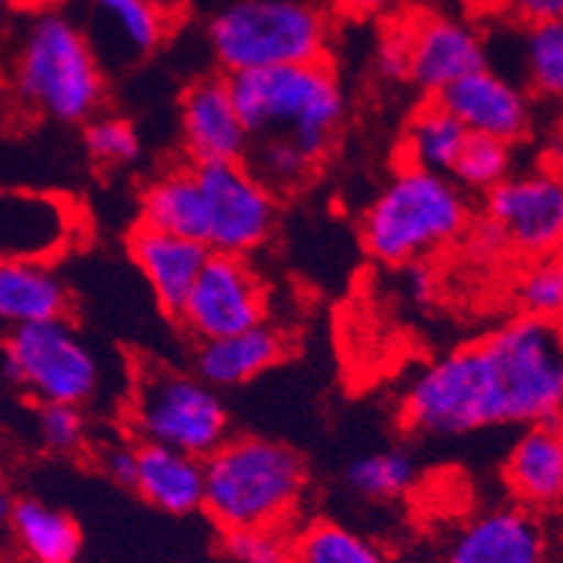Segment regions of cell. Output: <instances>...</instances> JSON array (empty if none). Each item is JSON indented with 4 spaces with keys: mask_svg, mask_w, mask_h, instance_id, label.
<instances>
[{
    "mask_svg": "<svg viewBox=\"0 0 563 563\" xmlns=\"http://www.w3.org/2000/svg\"><path fill=\"white\" fill-rule=\"evenodd\" d=\"M205 463L202 510L222 532L295 525L309 488L303 457L280 440L228 438Z\"/></svg>",
    "mask_w": 563,
    "mask_h": 563,
    "instance_id": "obj_1",
    "label": "cell"
},
{
    "mask_svg": "<svg viewBox=\"0 0 563 563\" xmlns=\"http://www.w3.org/2000/svg\"><path fill=\"white\" fill-rule=\"evenodd\" d=\"M250 141L284 137L320 166L345 118V90L329 59L228 76Z\"/></svg>",
    "mask_w": 563,
    "mask_h": 563,
    "instance_id": "obj_2",
    "label": "cell"
},
{
    "mask_svg": "<svg viewBox=\"0 0 563 563\" xmlns=\"http://www.w3.org/2000/svg\"><path fill=\"white\" fill-rule=\"evenodd\" d=\"M471 224L465 191L449 174L404 166L362 217V244L382 264L409 266L452 247Z\"/></svg>",
    "mask_w": 563,
    "mask_h": 563,
    "instance_id": "obj_3",
    "label": "cell"
},
{
    "mask_svg": "<svg viewBox=\"0 0 563 563\" xmlns=\"http://www.w3.org/2000/svg\"><path fill=\"white\" fill-rule=\"evenodd\" d=\"M32 14L14 54V90L40 115L59 124H85L104 104L99 54L56 7Z\"/></svg>",
    "mask_w": 563,
    "mask_h": 563,
    "instance_id": "obj_4",
    "label": "cell"
},
{
    "mask_svg": "<svg viewBox=\"0 0 563 563\" xmlns=\"http://www.w3.org/2000/svg\"><path fill=\"white\" fill-rule=\"evenodd\" d=\"M331 14L311 0H233L208 23L228 76L329 59Z\"/></svg>",
    "mask_w": 563,
    "mask_h": 563,
    "instance_id": "obj_5",
    "label": "cell"
},
{
    "mask_svg": "<svg viewBox=\"0 0 563 563\" xmlns=\"http://www.w3.org/2000/svg\"><path fill=\"white\" fill-rule=\"evenodd\" d=\"M126 423L141 443L177 449L205 460L230 432L228 407L217 387L197 373L172 365H146L132 373Z\"/></svg>",
    "mask_w": 563,
    "mask_h": 563,
    "instance_id": "obj_6",
    "label": "cell"
},
{
    "mask_svg": "<svg viewBox=\"0 0 563 563\" xmlns=\"http://www.w3.org/2000/svg\"><path fill=\"white\" fill-rule=\"evenodd\" d=\"M496 390L499 427L561 423L563 347L558 322L516 317L479 342Z\"/></svg>",
    "mask_w": 563,
    "mask_h": 563,
    "instance_id": "obj_7",
    "label": "cell"
},
{
    "mask_svg": "<svg viewBox=\"0 0 563 563\" xmlns=\"http://www.w3.org/2000/svg\"><path fill=\"white\" fill-rule=\"evenodd\" d=\"M401 423L423 438L499 427L494 378L479 342L449 351L415 373L401 396Z\"/></svg>",
    "mask_w": 563,
    "mask_h": 563,
    "instance_id": "obj_8",
    "label": "cell"
},
{
    "mask_svg": "<svg viewBox=\"0 0 563 563\" xmlns=\"http://www.w3.org/2000/svg\"><path fill=\"white\" fill-rule=\"evenodd\" d=\"M3 373L37 404H74L81 409L96 401L104 384L99 356L65 317L9 331Z\"/></svg>",
    "mask_w": 563,
    "mask_h": 563,
    "instance_id": "obj_9",
    "label": "cell"
},
{
    "mask_svg": "<svg viewBox=\"0 0 563 563\" xmlns=\"http://www.w3.org/2000/svg\"><path fill=\"white\" fill-rule=\"evenodd\" d=\"M202 202V244L211 253L242 255L264 247L278 222L275 194L235 163H191Z\"/></svg>",
    "mask_w": 563,
    "mask_h": 563,
    "instance_id": "obj_10",
    "label": "cell"
},
{
    "mask_svg": "<svg viewBox=\"0 0 563 563\" xmlns=\"http://www.w3.org/2000/svg\"><path fill=\"white\" fill-rule=\"evenodd\" d=\"M485 222L499 230L505 250L525 258L558 255L563 239V183L555 168L510 174L485 194Z\"/></svg>",
    "mask_w": 563,
    "mask_h": 563,
    "instance_id": "obj_11",
    "label": "cell"
},
{
    "mask_svg": "<svg viewBox=\"0 0 563 563\" xmlns=\"http://www.w3.org/2000/svg\"><path fill=\"white\" fill-rule=\"evenodd\" d=\"M174 320L197 342L253 329L266 320L264 280L242 255L211 253Z\"/></svg>",
    "mask_w": 563,
    "mask_h": 563,
    "instance_id": "obj_12",
    "label": "cell"
},
{
    "mask_svg": "<svg viewBox=\"0 0 563 563\" xmlns=\"http://www.w3.org/2000/svg\"><path fill=\"white\" fill-rule=\"evenodd\" d=\"M407 81H412L429 99H438L454 81L488 65L483 34L465 20L446 14L407 18Z\"/></svg>",
    "mask_w": 563,
    "mask_h": 563,
    "instance_id": "obj_13",
    "label": "cell"
},
{
    "mask_svg": "<svg viewBox=\"0 0 563 563\" xmlns=\"http://www.w3.org/2000/svg\"><path fill=\"white\" fill-rule=\"evenodd\" d=\"M550 532L536 510L499 505L471 516L449 544L443 563H547Z\"/></svg>",
    "mask_w": 563,
    "mask_h": 563,
    "instance_id": "obj_14",
    "label": "cell"
},
{
    "mask_svg": "<svg viewBox=\"0 0 563 563\" xmlns=\"http://www.w3.org/2000/svg\"><path fill=\"white\" fill-rule=\"evenodd\" d=\"M438 101L457 118L468 135L516 143L532 126V96L488 65L446 87Z\"/></svg>",
    "mask_w": 563,
    "mask_h": 563,
    "instance_id": "obj_15",
    "label": "cell"
},
{
    "mask_svg": "<svg viewBox=\"0 0 563 563\" xmlns=\"http://www.w3.org/2000/svg\"><path fill=\"white\" fill-rule=\"evenodd\" d=\"M180 130L191 163H235L247 152V130L228 76H202L180 99Z\"/></svg>",
    "mask_w": 563,
    "mask_h": 563,
    "instance_id": "obj_16",
    "label": "cell"
},
{
    "mask_svg": "<svg viewBox=\"0 0 563 563\" xmlns=\"http://www.w3.org/2000/svg\"><path fill=\"white\" fill-rule=\"evenodd\" d=\"M76 235V213L65 199L0 188V261H51Z\"/></svg>",
    "mask_w": 563,
    "mask_h": 563,
    "instance_id": "obj_17",
    "label": "cell"
},
{
    "mask_svg": "<svg viewBox=\"0 0 563 563\" xmlns=\"http://www.w3.org/2000/svg\"><path fill=\"white\" fill-rule=\"evenodd\" d=\"M130 255L150 284L157 306L177 317L211 250L186 235L137 224L130 233Z\"/></svg>",
    "mask_w": 563,
    "mask_h": 563,
    "instance_id": "obj_18",
    "label": "cell"
},
{
    "mask_svg": "<svg viewBox=\"0 0 563 563\" xmlns=\"http://www.w3.org/2000/svg\"><path fill=\"white\" fill-rule=\"evenodd\" d=\"M505 483L516 505L550 514L563 496L561 423H530L505 463Z\"/></svg>",
    "mask_w": 563,
    "mask_h": 563,
    "instance_id": "obj_19",
    "label": "cell"
},
{
    "mask_svg": "<svg viewBox=\"0 0 563 563\" xmlns=\"http://www.w3.org/2000/svg\"><path fill=\"white\" fill-rule=\"evenodd\" d=\"M132 490L152 508L168 516H188L202 510L205 463L177 449L137 440Z\"/></svg>",
    "mask_w": 563,
    "mask_h": 563,
    "instance_id": "obj_20",
    "label": "cell"
},
{
    "mask_svg": "<svg viewBox=\"0 0 563 563\" xmlns=\"http://www.w3.org/2000/svg\"><path fill=\"white\" fill-rule=\"evenodd\" d=\"M286 356V340L273 325L258 322L239 334L197 342L194 373L211 387H239L278 365Z\"/></svg>",
    "mask_w": 563,
    "mask_h": 563,
    "instance_id": "obj_21",
    "label": "cell"
},
{
    "mask_svg": "<svg viewBox=\"0 0 563 563\" xmlns=\"http://www.w3.org/2000/svg\"><path fill=\"white\" fill-rule=\"evenodd\" d=\"M68 309V286L48 261H0V325L59 320Z\"/></svg>",
    "mask_w": 563,
    "mask_h": 563,
    "instance_id": "obj_22",
    "label": "cell"
},
{
    "mask_svg": "<svg viewBox=\"0 0 563 563\" xmlns=\"http://www.w3.org/2000/svg\"><path fill=\"white\" fill-rule=\"evenodd\" d=\"M93 20L104 48L124 59L155 54L172 34L166 0H93Z\"/></svg>",
    "mask_w": 563,
    "mask_h": 563,
    "instance_id": "obj_23",
    "label": "cell"
},
{
    "mask_svg": "<svg viewBox=\"0 0 563 563\" xmlns=\"http://www.w3.org/2000/svg\"><path fill=\"white\" fill-rule=\"evenodd\" d=\"M7 530L25 563H76L81 555V530L74 516L34 496L14 499Z\"/></svg>",
    "mask_w": 563,
    "mask_h": 563,
    "instance_id": "obj_24",
    "label": "cell"
},
{
    "mask_svg": "<svg viewBox=\"0 0 563 563\" xmlns=\"http://www.w3.org/2000/svg\"><path fill=\"white\" fill-rule=\"evenodd\" d=\"M465 137L468 132L457 118L438 99H429L412 112L407 130H404L401 163L423 168V172L449 174L463 150Z\"/></svg>",
    "mask_w": 563,
    "mask_h": 563,
    "instance_id": "obj_25",
    "label": "cell"
},
{
    "mask_svg": "<svg viewBox=\"0 0 563 563\" xmlns=\"http://www.w3.org/2000/svg\"><path fill=\"white\" fill-rule=\"evenodd\" d=\"M141 224L202 242V202L194 168H168L146 186L141 197Z\"/></svg>",
    "mask_w": 563,
    "mask_h": 563,
    "instance_id": "obj_26",
    "label": "cell"
},
{
    "mask_svg": "<svg viewBox=\"0 0 563 563\" xmlns=\"http://www.w3.org/2000/svg\"><path fill=\"white\" fill-rule=\"evenodd\" d=\"M289 563H390V558L362 532L317 519L289 536Z\"/></svg>",
    "mask_w": 563,
    "mask_h": 563,
    "instance_id": "obj_27",
    "label": "cell"
},
{
    "mask_svg": "<svg viewBox=\"0 0 563 563\" xmlns=\"http://www.w3.org/2000/svg\"><path fill=\"white\" fill-rule=\"evenodd\" d=\"M418 479V463L401 446L362 454L345 471L347 490L362 499L387 501L409 494Z\"/></svg>",
    "mask_w": 563,
    "mask_h": 563,
    "instance_id": "obj_28",
    "label": "cell"
},
{
    "mask_svg": "<svg viewBox=\"0 0 563 563\" xmlns=\"http://www.w3.org/2000/svg\"><path fill=\"white\" fill-rule=\"evenodd\" d=\"M525 59L527 93L536 99L558 101L563 93V20H550L525 29Z\"/></svg>",
    "mask_w": 563,
    "mask_h": 563,
    "instance_id": "obj_29",
    "label": "cell"
},
{
    "mask_svg": "<svg viewBox=\"0 0 563 563\" xmlns=\"http://www.w3.org/2000/svg\"><path fill=\"white\" fill-rule=\"evenodd\" d=\"M242 163L273 194L295 191L317 172V163L303 150H298L295 143L284 141V137L250 141Z\"/></svg>",
    "mask_w": 563,
    "mask_h": 563,
    "instance_id": "obj_30",
    "label": "cell"
},
{
    "mask_svg": "<svg viewBox=\"0 0 563 563\" xmlns=\"http://www.w3.org/2000/svg\"><path fill=\"white\" fill-rule=\"evenodd\" d=\"M510 174H514V143L485 135H468L449 177L463 191L488 194L501 180H508Z\"/></svg>",
    "mask_w": 563,
    "mask_h": 563,
    "instance_id": "obj_31",
    "label": "cell"
},
{
    "mask_svg": "<svg viewBox=\"0 0 563 563\" xmlns=\"http://www.w3.org/2000/svg\"><path fill=\"white\" fill-rule=\"evenodd\" d=\"M521 314L558 322L563 311V266L558 255L536 258L516 286Z\"/></svg>",
    "mask_w": 563,
    "mask_h": 563,
    "instance_id": "obj_32",
    "label": "cell"
},
{
    "mask_svg": "<svg viewBox=\"0 0 563 563\" xmlns=\"http://www.w3.org/2000/svg\"><path fill=\"white\" fill-rule=\"evenodd\" d=\"M85 150L99 166H130L141 157V137L126 118L96 112L85 121Z\"/></svg>",
    "mask_w": 563,
    "mask_h": 563,
    "instance_id": "obj_33",
    "label": "cell"
},
{
    "mask_svg": "<svg viewBox=\"0 0 563 563\" xmlns=\"http://www.w3.org/2000/svg\"><path fill=\"white\" fill-rule=\"evenodd\" d=\"M37 438L43 449L59 457H76L90 446V427L81 407L74 404H37Z\"/></svg>",
    "mask_w": 563,
    "mask_h": 563,
    "instance_id": "obj_34",
    "label": "cell"
},
{
    "mask_svg": "<svg viewBox=\"0 0 563 563\" xmlns=\"http://www.w3.org/2000/svg\"><path fill=\"white\" fill-rule=\"evenodd\" d=\"M222 550L235 563H289V532L275 527L222 532Z\"/></svg>",
    "mask_w": 563,
    "mask_h": 563,
    "instance_id": "obj_35",
    "label": "cell"
},
{
    "mask_svg": "<svg viewBox=\"0 0 563 563\" xmlns=\"http://www.w3.org/2000/svg\"><path fill=\"white\" fill-rule=\"evenodd\" d=\"M477 9L516 29L563 20V0H477Z\"/></svg>",
    "mask_w": 563,
    "mask_h": 563,
    "instance_id": "obj_36",
    "label": "cell"
},
{
    "mask_svg": "<svg viewBox=\"0 0 563 563\" xmlns=\"http://www.w3.org/2000/svg\"><path fill=\"white\" fill-rule=\"evenodd\" d=\"M376 65L384 79L407 81L409 74V37H407V20H396L384 29L378 40Z\"/></svg>",
    "mask_w": 563,
    "mask_h": 563,
    "instance_id": "obj_37",
    "label": "cell"
},
{
    "mask_svg": "<svg viewBox=\"0 0 563 563\" xmlns=\"http://www.w3.org/2000/svg\"><path fill=\"white\" fill-rule=\"evenodd\" d=\"M135 454H137V440H110V443H101L99 449V465L112 483L130 488L132 474H135Z\"/></svg>",
    "mask_w": 563,
    "mask_h": 563,
    "instance_id": "obj_38",
    "label": "cell"
},
{
    "mask_svg": "<svg viewBox=\"0 0 563 563\" xmlns=\"http://www.w3.org/2000/svg\"><path fill=\"white\" fill-rule=\"evenodd\" d=\"M390 0H329V7L336 14H347V18H367V14H376L387 7Z\"/></svg>",
    "mask_w": 563,
    "mask_h": 563,
    "instance_id": "obj_39",
    "label": "cell"
},
{
    "mask_svg": "<svg viewBox=\"0 0 563 563\" xmlns=\"http://www.w3.org/2000/svg\"><path fill=\"white\" fill-rule=\"evenodd\" d=\"M12 505H14V496H12V490H9V483H7V477H3V471H0V532L7 530Z\"/></svg>",
    "mask_w": 563,
    "mask_h": 563,
    "instance_id": "obj_40",
    "label": "cell"
},
{
    "mask_svg": "<svg viewBox=\"0 0 563 563\" xmlns=\"http://www.w3.org/2000/svg\"><path fill=\"white\" fill-rule=\"evenodd\" d=\"M9 3H14V7L25 9V12H40V9L56 7L59 0H9Z\"/></svg>",
    "mask_w": 563,
    "mask_h": 563,
    "instance_id": "obj_41",
    "label": "cell"
},
{
    "mask_svg": "<svg viewBox=\"0 0 563 563\" xmlns=\"http://www.w3.org/2000/svg\"><path fill=\"white\" fill-rule=\"evenodd\" d=\"M9 0H0V20H3V9H7Z\"/></svg>",
    "mask_w": 563,
    "mask_h": 563,
    "instance_id": "obj_42",
    "label": "cell"
},
{
    "mask_svg": "<svg viewBox=\"0 0 563 563\" xmlns=\"http://www.w3.org/2000/svg\"><path fill=\"white\" fill-rule=\"evenodd\" d=\"M0 563H18V561H0Z\"/></svg>",
    "mask_w": 563,
    "mask_h": 563,
    "instance_id": "obj_43",
    "label": "cell"
}]
</instances>
